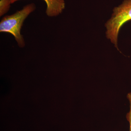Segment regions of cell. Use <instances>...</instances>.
<instances>
[{
  "label": "cell",
  "mask_w": 131,
  "mask_h": 131,
  "mask_svg": "<svg viewBox=\"0 0 131 131\" xmlns=\"http://www.w3.org/2000/svg\"><path fill=\"white\" fill-rule=\"evenodd\" d=\"M35 8V4L31 3L14 14L5 16L0 23V32L11 34L14 36L19 47H24L25 41L20 34V30L24 20Z\"/></svg>",
  "instance_id": "cell-1"
},
{
  "label": "cell",
  "mask_w": 131,
  "mask_h": 131,
  "mask_svg": "<svg viewBox=\"0 0 131 131\" xmlns=\"http://www.w3.org/2000/svg\"><path fill=\"white\" fill-rule=\"evenodd\" d=\"M131 20V0H125L121 5L113 9L112 17L106 23V35L118 49V38L120 29L125 23Z\"/></svg>",
  "instance_id": "cell-2"
},
{
  "label": "cell",
  "mask_w": 131,
  "mask_h": 131,
  "mask_svg": "<svg viewBox=\"0 0 131 131\" xmlns=\"http://www.w3.org/2000/svg\"><path fill=\"white\" fill-rule=\"evenodd\" d=\"M19 0H11L12 3ZM47 5L46 13L48 16H57L60 14L65 8L64 0H43Z\"/></svg>",
  "instance_id": "cell-3"
},
{
  "label": "cell",
  "mask_w": 131,
  "mask_h": 131,
  "mask_svg": "<svg viewBox=\"0 0 131 131\" xmlns=\"http://www.w3.org/2000/svg\"><path fill=\"white\" fill-rule=\"evenodd\" d=\"M11 0H1L0 1V15L1 16L6 13L10 8Z\"/></svg>",
  "instance_id": "cell-4"
},
{
  "label": "cell",
  "mask_w": 131,
  "mask_h": 131,
  "mask_svg": "<svg viewBox=\"0 0 131 131\" xmlns=\"http://www.w3.org/2000/svg\"><path fill=\"white\" fill-rule=\"evenodd\" d=\"M127 99H128L130 103V111L127 114L126 118L127 120L128 121L130 124V130L129 131H131V92L127 94Z\"/></svg>",
  "instance_id": "cell-5"
}]
</instances>
